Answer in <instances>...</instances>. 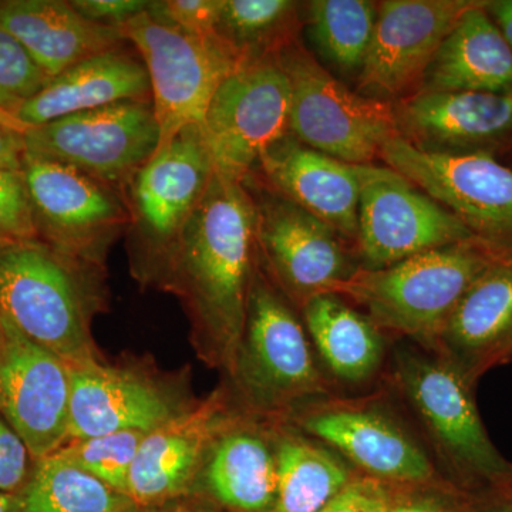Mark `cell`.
Returning a JSON list of instances; mask_svg holds the SVG:
<instances>
[{
    "mask_svg": "<svg viewBox=\"0 0 512 512\" xmlns=\"http://www.w3.org/2000/svg\"><path fill=\"white\" fill-rule=\"evenodd\" d=\"M256 205L247 184L215 173L165 274L190 305L215 365H234L259 265Z\"/></svg>",
    "mask_w": 512,
    "mask_h": 512,
    "instance_id": "6da1fadb",
    "label": "cell"
},
{
    "mask_svg": "<svg viewBox=\"0 0 512 512\" xmlns=\"http://www.w3.org/2000/svg\"><path fill=\"white\" fill-rule=\"evenodd\" d=\"M389 386L416 417L437 470L467 494L512 485V463L494 446L474 386L447 362L413 343L392 350Z\"/></svg>",
    "mask_w": 512,
    "mask_h": 512,
    "instance_id": "7a4b0ae2",
    "label": "cell"
},
{
    "mask_svg": "<svg viewBox=\"0 0 512 512\" xmlns=\"http://www.w3.org/2000/svg\"><path fill=\"white\" fill-rule=\"evenodd\" d=\"M239 412L266 420H285L305 403L336 394L320 366L308 332L291 302L276 288L259 262L247 319L234 365Z\"/></svg>",
    "mask_w": 512,
    "mask_h": 512,
    "instance_id": "3957f363",
    "label": "cell"
},
{
    "mask_svg": "<svg viewBox=\"0 0 512 512\" xmlns=\"http://www.w3.org/2000/svg\"><path fill=\"white\" fill-rule=\"evenodd\" d=\"M497 258L478 241L463 242L387 268H359L335 293L384 335L431 350L464 293Z\"/></svg>",
    "mask_w": 512,
    "mask_h": 512,
    "instance_id": "277c9868",
    "label": "cell"
},
{
    "mask_svg": "<svg viewBox=\"0 0 512 512\" xmlns=\"http://www.w3.org/2000/svg\"><path fill=\"white\" fill-rule=\"evenodd\" d=\"M92 268L42 241L0 248V315L67 365L99 362L90 330L100 302Z\"/></svg>",
    "mask_w": 512,
    "mask_h": 512,
    "instance_id": "5b68a950",
    "label": "cell"
},
{
    "mask_svg": "<svg viewBox=\"0 0 512 512\" xmlns=\"http://www.w3.org/2000/svg\"><path fill=\"white\" fill-rule=\"evenodd\" d=\"M389 394H332L303 404L285 421L332 448L363 476L394 487L440 480L429 448Z\"/></svg>",
    "mask_w": 512,
    "mask_h": 512,
    "instance_id": "8992f818",
    "label": "cell"
},
{
    "mask_svg": "<svg viewBox=\"0 0 512 512\" xmlns=\"http://www.w3.org/2000/svg\"><path fill=\"white\" fill-rule=\"evenodd\" d=\"M278 59L291 83L289 134L305 146L366 165L399 136L390 101L353 92L295 40L279 49Z\"/></svg>",
    "mask_w": 512,
    "mask_h": 512,
    "instance_id": "52a82bcc",
    "label": "cell"
},
{
    "mask_svg": "<svg viewBox=\"0 0 512 512\" xmlns=\"http://www.w3.org/2000/svg\"><path fill=\"white\" fill-rule=\"evenodd\" d=\"M146 66L161 153L181 130L202 126L212 97L247 59L218 33L188 35L158 23L147 10L121 25ZM154 154V156H156Z\"/></svg>",
    "mask_w": 512,
    "mask_h": 512,
    "instance_id": "ba28073f",
    "label": "cell"
},
{
    "mask_svg": "<svg viewBox=\"0 0 512 512\" xmlns=\"http://www.w3.org/2000/svg\"><path fill=\"white\" fill-rule=\"evenodd\" d=\"M380 157L466 225L495 255L512 258V170L484 151L439 153L392 138Z\"/></svg>",
    "mask_w": 512,
    "mask_h": 512,
    "instance_id": "9c48e42d",
    "label": "cell"
},
{
    "mask_svg": "<svg viewBox=\"0 0 512 512\" xmlns=\"http://www.w3.org/2000/svg\"><path fill=\"white\" fill-rule=\"evenodd\" d=\"M291 100L278 52L235 70L212 97L201 126L215 173L247 183L265 151L289 134Z\"/></svg>",
    "mask_w": 512,
    "mask_h": 512,
    "instance_id": "30bf717a",
    "label": "cell"
},
{
    "mask_svg": "<svg viewBox=\"0 0 512 512\" xmlns=\"http://www.w3.org/2000/svg\"><path fill=\"white\" fill-rule=\"evenodd\" d=\"M26 154L76 168L121 195L156 154L160 130L151 101H121L70 114L25 133Z\"/></svg>",
    "mask_w": 512,
    "mask_h": 512,
    "instance_id": "8fae6325",
    "label": "cell"
},
{
    "mask_svg": "<svg viewBox=\"0 0 512 512\" xmlns=\"http://www.w3.org/2000/svg\"><path fill=\"white\" fill-rule=\"evenodd\" d=\"M359 178V268H387L433 249L477 241L456 215L393 168L359 165Z\"/></svg>",
    "mask_w": 512,
    "mask_h": 512,
    "instance_id": "7c38bea8",
    "label": "cell"
},
{
    "mask_svg": "<svg viewBox=\"0 0 512 512\" xmlns=\"http://www.w3.org/2000/svg\"><path fill=\"white\" fill-rule=\"evenodd\" d=\"M39 239L76 261L99 266L130 228L123 195L69 165L26 154L22 167Z\"/></svg>",
    "mask_w": 512,
    "mask_h": 512,
    "instance_id": "4fadbf2b",
    "label": "cell"
},
{
    "mask_svg": "<svg viewBox=\"0 0 512 512\" xmlns=\"http://www.w3.org/2000/svg\"><path fill=\"white\" fill-rule=\"evenodd\" d=\"M215 174L200 126L181 130L128 185L131 238L148 265L164 268Z\"/></svg>",
    "mask_w": 512,
    "mask_h": 512,
    "instance_id": "5bb4252c",
    "label": "cell"
},
{
    "mask_svg": "<svg viewBox=\"0 0 512 512\" xmlns=\"http://www.w3.org/2000/svg\"><path fill=\"white\" fill-rule=\"evenodd\" d=\"M254 200L259 258L289 302L302 308L313 296L335 293L359 269L325 222L275 192Z\"/></svg>",
    "mask_w": 512,
    "mask_h": 512,
    "instance_id": "9a60e30c",
    "label": "cell"
},
{
    "mask_svg": "<svg viewBox=\"0 0 512 512\" xmlns=\"http://www.w3.org/2000/svg\"><path fill=\"white\" fill-rule=\"evenodd\" d=\"M0 322V416L39 461L69 441L70 367L5 316Z\"/></svg>",
    "mask_w": 512,
    "mask_h": 512,
    "instance_id": "2e32d148",
    "label": "cell"
},
{
    "mask_svg": "<svg viewBox=\"0 0 512 512\" xmlns=\"http://www.w3.org/2000/svg\"><path fill=\"white\" fill-rule=\"evenodd\" d=\"M470 0H384L377 3L372 45L359 76L366 96L387 100L421 82L441 43Z\"/></svg>",
    "mask_w": 512,
    "mask_h": 512,
    "instance_id": "e0dca14e",
    "label": "cell"
},
{
    "mask_svg": "<svg viewBox=\"0 0 512 512\" xmlns=\"http://www.w3.org/2000/svg\"><path fill=\"white\" fill-rule=\"evenodd\" d=\"M235 412L227 394L217 392L147 433L128 477V497L151 505L180 494L200 474L212 441Z\"/></svg>",
    "mask_w": 512,
    "mask_h": 512,
    "instance_id": "ac0fdd59",
    "label": "cell"
},
{
    "mask_svg": "<svg viewBox=\"0 0 512 512\" xmlns=\"http://www.w3.org/2000/svg\"><path fill=\"white\" fill-rule=\"evenodd\" d=\"M69 367V441L120 431L150 433L185 412L146 377L100 362Z\"/></svg>",
    "mask_w": 512,
    "mask_h": 512,
    "instance_id": "d6986e66",
    "label": "cell"
},
{
    "mask_svg": "<svg viewBox=\"0 0 512 512\" xmlns=\"http://www.w3.org/2000/svg\"><path fill=\"white\" fill-rule=\"evenodd\" d=\"M431 352L468 382L512 360V258L495 259L478 276L444 323Z\"/></svg>",
    "mask_w": 512,
    "mask_h": 512,
    "instance_id": "ffe728a7",
    "label": "cell"
},
{
    "mask_svg": "<svg viewBox=\"0 0 512 512\" xmlns=\"http://www.w3.org/2000/svg\"><path fill=\"white\" fill-rule=\"evenodd\" d=\"M275 194L293 202L342 238L356 239L359 165L326 156L286 134L258 163Z\"/></svg>",
    "mask_w": 512,
    "mask_h": 512,
    "instance_id": "44dd1931",
    "label": "cell"
},
{
    "mask_svg": "<svg viewBox=\"0 0 512 512\" xmlns=\"http://www.w3.org/2000/svg\"><path fill=\"white\" fill-rule=\"evenodd\" d=\"M396 109L399 136L439 153H470L512 131V94L417 92Z\"/></svg>",
    "mask_w": 512,
    "mask_h": 512,
    "instance_id": "7402d4cb",
    "label": "cell"
},
{
    "mask_svg": "<svg viewBox=\"0 0 512 512\" xmlns=\"http://www.w3.org/2000/svg\"><path fill=\"white\" fill-rule=\"evenodd\" d=\"M200 474L212 498L232 512H272L276 497L274 420L232 414L212 441Z\"/></svg>",
    "mask_w": 512,
    "mask_h": 512,
    "instance_id": "603a6c76",
    "label": "cell"
},
{
    "mask_svg": "<svg viewBox=\"0 0 512 512\" xmlns=\"http://www.w3.org/2000/svg\"><path fill=\"white\" fill-rule=\"evenodd\" d=\"M0 25L49 79L126 43L119 29L90 22L63 0H0Z\"/></svg>",
    "mask_w": 512,
    "mask_h": 512,
    "instance_id": "cb8c5ba5",
    "label": "cell"
},
{
    "mask_svg": "<svg viewBox=\"0 0 512 512\" xmlns=\"http://www.w3.org/2000/svg\"><path fill=\"white\" fill-rule=\"evenodd\" d=\"M130 100L151 101L150 79L141 57L119 47L89 57L50 79L16 116L32 128Z\"/></svg>",
    "mask_w": 512,
    "mask_h": 512,
    "instance_id": "d4e9b609",
    "label": "cell"
},
{
    "mask_svg": "<svg viewBox=\"0 0 512 512\" xmlns=\"http://www.w3.org/2000/svg\"><path fill=\"white\" fill-rule=\"evenodd\" d=\"M476 2L448 33L421 79L419 92L512 94V49Z\"/></svg>",
    "mask_w": 512,
    "mask_h": 512,
    "instance_id": "484cf974",
    "label": "cell"
},
{
    "mask_svg": "<svg viewBox=\"0 0 512 512\" xmlns=\"http://www.w3.org/2000/svg\"><path fill=\"white\" fill-rule=\"evenodd\" d=\"M302 322L330 382H372L387 357V336L365 313L338 293L313 296L301 308ZM335 384V383H333Z\"/></svg>",
    "mask_w": 512,
    "mask_h": 512,
    "instance_id": "4316f807",
    "label": "cell"
},
{
    "mask_svg": "<svg viewBox=\"0 0 512 512\" xmlns=\"http://www.w3.org/2000/svg\"><path fill=\"white\" fill-rule=\"evenodd\" d=\"M276 497L272 512H319L357 476L338 453L285 420H274Z\"/></svg>",
    "mask_w": 512,
    "mask_h": 512,
    "instance_id": "83f0119b",
    "label": "cell"
},
{
    "mask_svg": "<svg viewBox=\"0 0 512 512\" xmlns=\"http://www.w3.org/2000/svg\"><path fill=\"white\" fill-rule=\"evenodd\" d=\"M19 512H136L128 495L53 453L35 461L18 494Z\"/></svg>",
    "mask_w": 512,
    "mask_h": 512,
    "instance_id": "f1b7e54d",
    "label": "cell"
},
{
    "mask_svg": "<svg viewBox=\"0 0 512 512\" xmlns=\"http://www.w3.org/2000/svg\"><path fill=\"white\" fill-rule=\"evenodd\" d=\"M309 37L322 59L343 76H359L377 19L367 0H313L306 3Z\"/></svg>",
    "mask_w": 512,
    "mask_h": 512,
    "instance_id": "f546056e",
    "label": "cell"
},
{
    "mask_svg": "<svg viewBox=\"0 0 512 512\" xmlns=\"http://www.w3.org/2000/svg\"><path fill=\"white\" fill-rule=\"evenodd\" d=\"M298 10L292 0H222L217 33L247 60L271 55L291 42Z\"/></svg>",
    "mask_w": 512,
    "mask_h": 512,
    "instance_id": "4dcf8cb0",
    "label": "cell"
},
{
    "mask_svg": "<svg viewBox=\"0 0 512 512\" xmlns=\"http://www.w3.org/2000/svg\"><path fill=\"white\" fill-rule=\"evenodd\" d=\"M143 431H120L106 436L73 440L56 451L57 456L99 478L113 490L127 495L128 477Z\"/></svg>",
    "mask_w": 512,
    "mask_h": 512,
    "instance_id": "1f68e13d",
    "label": "cell"
},
{
    "mask_svg": "<svg viewBox=\"0 0 512 512\" xmlns=\"http://www.w3.org/2000/svg\"><path fill=\"white\" fill-rule=\"evenodd\" d=\"M49 82L25 47L0 25V106L16 116Z\"/></svg>",
    "mask_w": 512,
    "mask_h": 512,
    "instance_id": "d6a6232c",
    "label": "cell"
},
{
    "mask_svg": "<svg viewBox=\"0 0 512 512\" xmlns=\"http://www.w3.org/2000/svg\"><path fill=\"white\" fill-rule=\"evenodd\" d=\"M40 241L22 170H0V248Z\"/></svg>",
    "mask_w": 512,
    "mask_h": 512,
    "instance_id": "836d02e7",
    "label": "cell"
},
{
    "mask_svg": "<svg viewBox=\"0 0 512 512\" xmlns=\"http://www.w3.org/2000/svg\"><path fill=\"white\" fill-rule=\"evenodd\" d=\"M221 8L222 0H160L150 2L147 13L188 35L207 36L217 33Z\"/></svg>",
    "mask_w": 512,
    "mask_h": 512,
    "instance_id": "e575fe53",
    "label": "cell"
},
{
    "mask_svg": "<svg viewBox=\"0 0 512 512\" xmlns=\"http://www.w3.org/2000/svg\"><path fill=\"white\" fill-rule=\"evenodd\" d=\"M467 493L444 478L430 483L394 487L390 512H463Z\"/></svg>",
    "mask_w": 512,
    "mask_h": 512,
    "instance_id": "d590c367",
    "label": "cell"
},
{
    "mask_svg": "<svg viewBox=\"0 0 512 512\" xmlns=\"http://www.w3.org/2000/svg\"><path fill=\"white\" fill-rule=\"evenodd\" d=\"M394 485L357 474L319 512H390Z\"/></svg>",
    "mask_w": 512,
    "mask_h": 512,
    "instance_id": "8d00e7d4",
    "label": "cell"
},
{
    "mask_svg": "<svg viewBox=\"0 0 512 512\" xmlns=\"http://www.w3.org/2000/svg\"><path fill=\"white\" fill-rule=\"evenodd\" d=\"M33 467L29 448L0 416V493L18 495L28 484Z\"/></svg>",
    "mask_w": 512,
    "mask_h": 512,
    "instance_id": "74e56055",
    "label": "cell"
},
{
    "mask_svg": "<svg viewBox=\"0 0 512 512\" xmlns=\"http://www.w3.org/2000/svg\"><path fill=\"white\" fill-rule=\"evenodd\" d=\"M72 5L90 22L119 29L128 20L146 12L150 2L146 0H73Z\"/></svg>",
    "mask_w": 512,
    "mask_h": 512,
    "instance_id": "f35d334b",
    "label": "cell"
},
{
    "mask_svg": "<svg viewBox=\"0 0 512 512\" xmlns=\"http://www.w3.org/2000/svg\"><path fill=\"white\" fill-rule=\"evenodd\" d=\"M25 156V133L0 124V170H22Z\"/></svg>",
    "mask_w": 512,
    "mask_h": 512,
    "instance_id": "ab89813d",
    "label": "cell"
},
{
    "mask_svg": "<svg viewBox=\"0 0 512 512\" xmlns=\"http://www.w3.org/2000/svg\"><path fill=\"white\" fill-rule=\"evenodd\" d=\"M463 512H512V485L468 495Z\"/></svg>",
    "mask_w": 512,
    "mask_h": 512,
    "instance_id": "60d3db41",
    "label": "cell"
},
{
    "mask_svg": "<svg viewBox=\"0 0 512 512\" xmlns=\"http://www.w3.org/2000/svg\"><path fill=\"white\" fill-rule=\"evenodd\" d=\"M484 8L512 49V0L485 2Z\"/></svg>",
    "mask_w": 512,
    "mask_h": 512,
    "instance_id": "b9f144b4",
    "label": "cell"
},
{
    "mask_svg": "<svg viewBox=\"0 0 512 512\" xmlns=\"http://www.w3.org/2000/svg\"><path fill=\"white\" fill-rule=\"evenodd\" d=\"M0 124L13 128V130L20 131V133H26V131L30 130V127L26 126L25 123H22L15 114L3 109L2 106H0Z\"/></svg>",
    "mask_w": 512,
    "mask_h": 512,
    "instance_id": "7bdbcfd3",
    "label": "cell"
},
{
    "mask_svg": "<svg viewBox=\"0 0 512 512\" xmlns=\"http://www.w3.org/2000/svg\"><path fill=\"white\" fill-rule=\"evenodd\" d=\"M0 512H19L18 495L0 493Z\"/></svg>",
    "mask_w": 512,
    "mask_h": 512,
    "instance_id": "ee69618b",
    "label": "cell"
},
{
    "mask_svg": "<svg viewBox=\"0 0 512 512\" xmlns=\"http://www.w3.org/2000/svg\"><path fill=\"white\" fill-rule=\"evenodd\" d=\"M2 340H3V330H2V322H0V355H2Z\"/></svg>",
    "mask_w": 512,
    "mask_h": 512,
    "instance_id": "f6af8a7d",
    "label": "cell"
}]
</instances>
